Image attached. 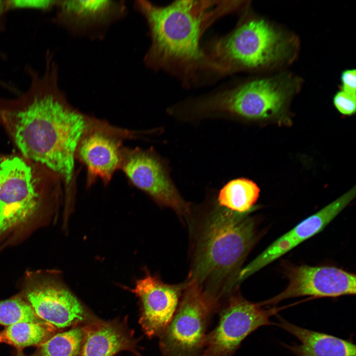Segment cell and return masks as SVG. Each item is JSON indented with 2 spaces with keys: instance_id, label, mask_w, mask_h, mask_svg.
<instances>
[{
  "instance_id": "obj_24",
  "label": "cell",
  "mask_w": 356,
  "mask_h": 356,
  "mask_svg": "<svg viewBox=\"0 0 356 356\" xmlns=\"http://www.w3.org/2000/svg\"><path fill=\"white\" fill-rule=\"evenodd\" d=\"M341 90L356 95V71L347 69L342 72L341 75Z\"/></svg>"
},
{
  "instance_id": "obj_16",
  "label": "cell",
  "mask_w": 356,
  "mask_h": 356,
  "mask_svg": "<svg viewBox=\"0 0 356 356\" xmlns=\"http://www.w3.org/2000/svg\"><path fill=\"white\" fill-rule=\"evenodd\" d=\"M79 155L87 167L90 183L97 178L108 182L120 164L118 143L100 133L83 137L79 143Z\"/></svg>"
},
{
  "instance_id": "obj_1",
  "label": "cell",
  "mask_w": 356,
  "mask_h": 356,
  "mask_svg": "<svg viewBox=\"0 0 356 356\" xmlns=\"http://www.w3.org/2000/svg\"><path fill=\"white\" fill-rule=\"evenodd\" d=\"M51 51L44 71L27 65L28 89L15 98L0 96V125L26 158L50 170L68 184L76 150L87 130L85 117L68 103L59 88Z\"/></svg>"
},
{
  "instance_id": "obj_12",
  "label": "cell",
  "mask_w": 356,
  "mask_h": 356,
  "mask_svg": "<svg viewBox=\"0 0 356 356\" xmlns=\"http://www.w3.org/2000/svg\"><path fill=\"white\" fill-rule=\"evenodd\" d=\"M123 170L134 185L186 222L191 214V206L178 192L158 158L146 152H134L124 162Z\"/></svg>"
},
{
  "instance_id": "obj_22",
  "label": "cell",
  "mask_w": 356,
  "mask_h": 356,
  "mask_svg": "<svg viewBox=\"0 0 356 356\" xmlns=\"http://www.w3.org/2000/svg\"><path fill=\"white\" fill-rule=\"evenodd\" d=\"M55 0H7L9 11L17 9H33L47 12L55 8Z\"/></svg>"
},
{
  "instance_id": "obj_8",
  "label": "cell",
  "mask_w": 356,
  "mask_h": 356,
  "mask_svg": "<svg viewBox=\"0 0 356 356\" xmlns=\"http://www.w3.org/2000/svg\"><path fill=\"white\" fill-rule=\"evenodd\" d=\"M238 293L222 305L219 321L206 335L202 356H233L241 342L258 328L269 325L277 309L265 310Z\"/></svg>"
},
{
  "instance_id": "obj_20",
  "label": "cell",
  "mask_w": 356,
  "mask_h": 356,
  "mask_svg": "<svg viewBox=\"0 0 356 356\" xmlns=\"http://www.w3.org/2000/svg\"><path fill=\"white\" fill-rule=\"evenodd\" d=\"M84 337L83 327H75L53 335L39 346L37 356H79Z\"/></svg>"
},
{
  "instance_id": "obj_10",
  "label": "cell",
  "mask_w": 356,
  "mask_h": 356,
  "mask_svg": "<svg viewBox=\"0 0 356 356\" xmlns=\"http://www.w3.org/2000/svg\"><path fill=\"white\" fill-rule=\"evenodd\" d=\"M35 277L27 282L23 294L42 320L61 328L89 318L84 306L61 282L50 277Z\"/></svg>"
},
{
  "instance_id": "obj_11",
  "label": "cell",
  "mask_w": 356,
  "mask_h": 356,
  "mask_svg": "<svg viewBox=\"0 0 356 356\" xmlns=\"http://www.w3.org/2000/svg\"><path fill=\"white\" fill-rule=\"evenodd\" d=\"M355 196L356 188L354 186L278 238L252 261L242 267L237 276V284L239 285L251 275L320 232L348 205Z\"/></svg>"
},
{
  "instance_id": "obj_27",
  "label": "cell",
  "mask_w": 356,
  "mask_h": 356,
  "mask_svg": "<svg viewBox=\"0 0 356 356\" xmlns=\"http://www.w3.org/2000/svg\"><path fill=\"white\" fill-rule=\"evenodd\" d=\"M17 356H25L22 352H19V353L17 355Z\"/></svg>"
},
{
  "instance_id": "obj_2",
  "label": "cell",
  "mask_w": 356,
  "mask_h": 356,
  "mask_svg": "<svg viewBox=\"0 0 356 356\" xmlns=\"http://www.w3.org/2000/svg\"><path fill=\"white\" fill-rule=\"evenodd\" d=\"M216 202L187 219L190 264L184 282L196 285L216 306L237 291V276L257 243V222Z\"/></svg>"
},
{
  "instance_id": "obj_19",
  "label": "cell",
  "mask_w": 356,
  "mask_h": 356,
  "mask_svg": "<svg viewBox=\"0 0 356 356\" xmlns=\"http://www.w3.org/2000/svg\"><path fill=\"white\" fill-rule=\"evenodd\" d=\"M55 327L46 322H25L7 326L0 333L6 343L18 349L40 345L51 337Z\"/></svg>"
},
{
  "instance_id": "obj_9",
  "label": "cell",
  "mask_w": 356,
  "mask_h": 356,
  "mask_svg": "<svg viewBox=\"0 0 356 356\" xmlns=\"http://www.w3.org/2000/svg\"><path fill=\"white\" fill-rule=\"evenodd\" d=\"M285 272L289 280L287 287L276 296L260 303L261 306L305 296L336 297L356 294V275L338 267L289 265Z\"/></svg>"
},
{
  "instance_id": "obj_26",
  "label": "cell",
  "mask_w": 356,
  "mask_h": 356,
  "mask_svg": "<svg viewBox=\"0 0 356 356\" xmlns=\"http://www.w3.org/2000/svg\"><path fill=\"white\" fill-rule=\"evenodd\" d=\"M0 343H6L5 339L0 335Z\"/></svg>"
},
{
  "instance_id": "obj_4",
  "label": "cell",
  "mask_w": 356,
  "mask_h": 356,
  "mask_svg": "<svg viewBox=\"0 0 356 356\" xmlns=\"http://www.w3.org/2000/svg\"><path fill=\"white\" fill-rule=\"evenodd\" d=\"M298 47L296 37L261 17L242 20L204 50L207 69L222 75L289 63Z\"/></svg>"
},
{
  "instance_id": "obj_15",
  "label": "cell",
  "mask_w": 356,
  "mask_h": 356,
  "mask_svg": "<svg viewBox=\"0 0 356 356\" xmlns=\"http://www.w3.org/2000/svg\"><path fill=\"white\" fill-rule=\"evenodd\" d=\"M84 337L79 356H113L118 352H135L131 332L117 321H97L83 327Z\"/></svg>"
},
{
  "instance_id": "obj_17",
  "label": "cell",
  "mask_w": 356,
  "mask_h": 356,
  "mask_svg": "<svg viewBox=\"0 0 356 356\" xmlns=\"http://www.w3.org/2000/svg\"><path fill=\"white\" fill-rule=\"evenodd\" d=\"M279 319L280 326L300 342L292 348L297 356H356V346L351 342Z\"/></svg>"
},
{
  "instance_id": "obj_7",
  "label": "cell",
  "mask_w": 356,
  "mask_h": 356,
  "mask_svg": "<svg viewBox=\"0 0 356 356\" xmlns=\"http://www.w3.org/2000/svg\"><path fill=\"white\" fill-rule=\"evenodd\" d=\"M183 283L177 311L160 336L164 356H202L209 321L218 311L196 286Z\"/></svg>"
},
{
  "instance_id": "obj_5",
  "label": "cell",
  "mask_w": 356,
  "mask_h": 356,
  "mask_svg": "<svg viewBox=\"0 0 356 356\" xmlns=\"http://www.w3.org/2000/svg\"><path fill=\"white\" fill-rule=\"evenodd\" d=\"M60 179L20 154L0 155V235L48 208L57 198Z\"/></svg>"
},
{
  "instance_id": "obj_3",
  "label": "cell",
  "mask_w": 356,
  "mask_h": 356,
  "mask_svg": "<svg viewBox=\"0 0 356 356\" xmlns=\"http://www.w3.org/2000/svg\"><path fill=\"white\" fill-rule=\"evenodd\" d=\"M134 5L149 30L151 44L145 63L186 82L199 70L206 69L204 50L200 46L203 33L220 17L242 4L237 1L185 0L161 6L137 0Z\"/></svg>"
},
{
  "instance_id": "obj_13",
  "label": "cell",
  "mask_w": 356,
  "mask_h": 356,
  "mask_svg": "<svg viewBox=\"0 0 356 356\" xmlns=\"http://www.w3.org/2000/svg\"><path fill=\"white\" fill-rule=\"evenodd\" d=\"M184 287L183 282L169 284L149 272L137 280L131 291L139 298V323L148 337L160 336L164 331L177 311Z\"/></svg>"
},
{
  "instance_id": "obj_25",
  "label": "cell",
  "mask_w": 356,
  "mask_h": 356,
  "mask_svg": "<svg viewBox=\"0 0 356 356\" xmlns=\"http://www.w3.org/2000/svg\"><path fill=\"white\" fill-rule=\"evenodd\" d=\"M8 12L7 0H0V33L5 29L6 15Z\"/></svg>"
},
{
  "instance_id": "obj_18",
  "label": "cell",
  "mask_w": 356,
  "mask_h": 356,
  "mask_svg": "<svg viewBox=\"0 0 356 356\" xmlns=\"http://www.w3.org/2000/svg\"><path fill=\"white\" fill-rule=\"evenodd\" d=\"M260 190L253 181L246 178H237L227 182L220 190L216 203L232 212L251 213L259 197Z\"/></svg>"
},
{
  "instance_id": "obj_21",
  "label": "cell",
  "mask_w": 356,
  "mask_h": 356,
  "mask_svg": "<svg viewBox=\"0 0 356 356\" xmlns=\"http://www.w3.org/2000/svg\"><path fill=\"white\" fill-rule=\"evenodd\" d=\"M25 322L45 321L39 318L30 305L21 297L0 301V324L8 326Z\"/></svg>"
},
{
  "instance_id": "obj_14",
  "label": "cell",
  "mask_w": 356,
  "mask_h": 356,
  "mask_svg": "<svg viewBox=\"0 0 356 356\" xmlns=\"http://www.w3.org/2000/svg\"><path fill=\"white\" fill-rule=\"evenodd\" d=\"M54 23L71 33H87L106 25L125 12L123 1L58 0Z\"/></svg>"
},
{
  "instance_id": "obj_23",
  "label": "cell",
  "mask_w": 356,
  "mask_h": 356,
  "mask_svg": "<svg viewBox=\"0 0 356 356\" xmlns=\"http://www.w3.org/2000/svg\"><path fill=\"white\" fill-rule=\"evenodd\" d=\"M335 108L341 114L351 116L356 113V95L342 90L337 91L333 98Z\"/></svg>"
},
{
  "instance_id": "obj_6",
  "label": "cell",
  "mask_w": 356,
  "mask_h": 356,
  "mask_svg": "<svg viewBox=\"0 0 356 356\" xmlns=\"http://www.w3.org/2000/svg\"><path fill=\"white\" fill-rule=\"evenodd\" d=\"M300 85L299 79L289 74L256 79L203 99L192 106L190 111L198 116L268 119L284 111Z\"/></svg>"
}]
</instances>
